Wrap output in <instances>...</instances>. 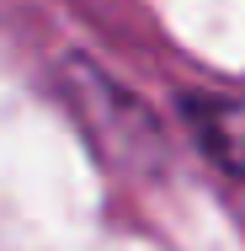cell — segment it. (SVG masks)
<instances>
[{"mask_svg":"<svg viewBox=\"0 0 245 251\" xmlns=\"http://www.w3.org/2000/svg\"><path fill=\"white\" fill-rule=\"evenodd\" d=\"M187 128L197 150L224 176L245 182V101L240 97H187Z\"/></svg>","mask_w":245,"mask_h":251,"instance_id":"obj_2","label":"cell"},{"mask_svg":"<svg viewBox=\"0 0 245 251\" xmlns=\"http://www.w3.org/2000/svg\"><path fill=\"white\" fill-rule=\"evenodd\" d=\"M64 101L80 118V128L96 139L101 155L123 160V166H155L160 160V123L139 97H128L123 86H112L96 64H69L64 70Z\"/></svg>","mask_w":245,"mask_h":251,"instance_id":"obj_1","label":"cell"}]
</instances>
